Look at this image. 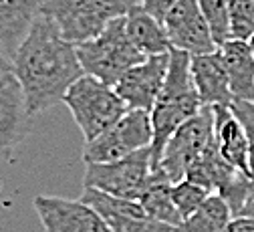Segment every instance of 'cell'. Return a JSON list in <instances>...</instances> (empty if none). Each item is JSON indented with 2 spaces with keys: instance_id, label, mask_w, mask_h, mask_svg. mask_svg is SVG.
Returning a JSON list of instances; mask_svg holds the SVG:
<instances>
[{
  "instance_id": "obj_1",
  "label": "cell",
  "mask_w": 254,
  "mask_h": 232,
  "mask_svg": "<svg viewBox=\"0 0 254 232\" xmlns=\"http://www.w3.org/2000/svg\"><path fill=\"white\" fill-rule=\"evenodd\" d=\"M12 75L20 83L26 111L33 117L63 103L69 87L85 71L77 47L63 39L55 20L41 12L12 59Z\"/></svg>"
},
{
  "instance_id": "obj_2",
  "label": "cell",
  "mask_w": 254,
  "mask_h": 232,
  "mask_svg": "<svg viewBox=\"0 0 254 232\" xmlns=\"http://www.w3.org/2000/svg\"><path fill=\"white\" fill-rule=\"evenodd\" d=\"M190 65H192V55L180 49H170L168 75L160 97L149 111L153 127V142L149 148L153 170L160 165L164 148L170 138L204 107L196 91Z\"/></svg>"
},
{
  "instance_id": "obj_3",
  "label": "cell",
  "mask_w": 254,
  "mask_h": 232,
  "mask_svg": "<svg viewBox=\"0 0 254 232\" xmlns=\"http://www.w3.org/2000/svg\"><path fill=\"white\" fill-rule=\"evenodd\" d=\"M137 4V0H43L41 12L49 14L63 39L73 45L91 41L105 26L121 18Z\"/></svg>"
},
{
  "instance_id": "obj_4",
  "label": "cell",
  "mask_w": 254,
  "mask_h": 232,
  "mask_svg": "<svg viewBox=\"0 0 254 232\" xmlns=\"http://www.w3.org/2000/svg\"><path fill=\"white\" fill-rule=\"evenodd\" d=\"M79 125L85 142H91L109 129L115 121H119L129 107L117 95L115 87L95 79L91 75H83L75 81L63 99Z\"/></svg>"
},
{
  "instance_id": "obj_5",
  "label": "cell",
  "mask_w": 254,
  "mask_h": 232,
  "mask_svg": "<svg viewBox=\"0 0 254 232\" xmlns=\"http://www.w3.org/2000/svg\"><path fill=\"white\" fill-rule=\"evenodd\" d=\"M75 47L85 75H91L111 87H115L125 71L145 59L127 37L125 16L111 20L101 35Z\"/></svg>"
},
{
  "instance_id": "obj_6",
  "label": "cell",
  "mask_w": 254,
  "mask_h": 232,
  "mask_svg": "<svg viewBox=\"0 0 254 232\" xmlns=\"http://www.w3.org/2000/svg\"><path fill=\"white\" fill-rule=\"evenodd\" d=\"M153 127L151 113L145 109H129L119 121L91 142H85V163H107L127 157L139 150L151 148Z\"/></svg>"
},
{
  "instance_id": "obj_7",
  "label": "cell",
  "mask_w": 254,
  "mask_h": 232,
  "mask_svg": "<svg viewBox=\"0 0 254 232\" xmlns=\"http://www.w3.org/2000/svg\"><path fill=\"white\" fill-rule=\"evenodd\" d=\"M151 174V152L145 148L115 161L87 163L83 188H95L123 200H139Z\"/></svg>"
},
{
  "instance_id": "obj_8",
  "label": "cell",
  "mask_w": 254,
  "mask_h": 232,
  "mask_svg": "<svg viewBox=\"0 0 254 232\" xmlns=\"http://www.w3.org/2000/svg\"><path fill=\"white\" fill-rule=\"evenodd\" d=\"M214 142V111L204 105L192 119H188L164 148L162 161L155 170H162L172 184L186 178L192 165L206 148Z\"/></svg>"
},
{
  "instance_id": "obj_9",
  "label": "cell",
  "mask_w": 254,
  "mask_h": 232,
  "mask_svg": "<svg viewBox=\"0 0 254 232\" xmlns=\"http://www.w3.org/2000/svg\"><path fill=\"white\" fill-rule=\"evenodd\" d=\"M164 28L172 49L186 51L192 57L218 49L210 24L198 6V0H178L164 18Z\"/></svg>"
},
{
  "instance_id": "obj_10",
  "label": "cell",
  "mask_w": 254,
  "mask_h": 232,
  "mask_svg": "<svg viewBox=\"0 0 254 232\" xmlns=\"http://www.w3.org/2000/svg\"><path fill=\"white\" fill-rule=\"evenodd\" d=\"M81 200L103 216L111 232H176V226L153 220L137 200H123L95 188H83Z\"/></svg>"
},
{
  "instance_id": "obj_11",
  "label": "cell",
  "mask_w": 254,
  "mask_h": 232,
  "mask_svg": "<svg viewBox=\"0 0 254 232\" xmlns=\"http://www.w3.org/2000/svg\"><path fill=\"white\" fill-rule=\"evenodd\" d=\"M170 65V53L145 57L141 63L133 65L125 71L121 79L115 83L117 95L125 101L129 109H145L151 111L157 97L162 93Z\"/></svg>"
},
{
  "instance_id": "obj_12",
  "label": "cell",
  "mask_w": 254,
  "mask_h": 232,
  "mask_svg": "<svg viewBox=\"0 0 254 232\" xmlns=\"http://www.w3.org/2000/svg\"><path fill=\"white\" fill-rule=\"evenodd\" d=\"M33 204L47 232H111L103 216L81 198L37 196Z\"/></svg>"
},
{
  "instance_id": "obj_13",
  "label": "cell",
  "mask_w": 254,
  "mask_h": 232,
  "mask_svg": "<svg viewBox=\"0 0 254 232\" xmlns=\"http://www.w3.org/2000/svg\"><path fill=\"white\" fill-rule=\"evenodd\" d=\"M30 129L20 83L12 73L0 75V161L8 159Z\"/></svg>"
},
{
  "instance_id": "obj_14",
  "label": "cell",
  "mask_w": 254,
  "mask_h": 232,
  "mask_svg": "<svg viewBox=\"0 0 254 232\" xmlns=\"http://www.w3.org/2000/svg\"><path fill=\"white\" fill-rule=\"evenodd\" d=\"M190 67H192V79L202 105H230L234 101L220 49L206 55H194Z\"/></svg>"
},
{
  "instance_id": "obj_15",
  "label": "cell",
  "mask_w": 254,
  "mask_h": 232,
  "mask_svg": "<svg viewBox=\"0 0 254 232\" xmlns=\"http://www.w3.org/2000/svg\"><path fill=\"white\" fill-rule=\"evenodd\" d=\"M214 142L218 146V152L222 154L230 165L236 170L248 172V154H250V142L246 136V129L232 111L230 105H214Z\"/></svg>"
},
{
  "instance_id": "obj_16",
  "label": "cell",
  "mask_w": 254,
  "mask_h": 232,
  "mask_svg": "<svg viewBox=\"0 0 254 232\" xmlns=\"http://www.w3.org/2000/svg\"><path fill=\"white\" fill-rule=\"evenodd\" d=\"M43 8V0H0V51L14 59Z\"/></svg>"
},
{
  "instance_id": "obj_17",
  "label": "cell",
  "mask_w": 254,
  "mask_h": 232,
  "mask_svg": "<svg viewBox=\"0 0 254 232\" xmlns=\"http://www.w3.org/2000/svg\"><path fill=\"white\" fill-rule=\"evenodd\" d=\"M218 49L228 73L234 101H254V57L248 41L228 39Z\"/></svg>"
},
{
  "instance_id": "obj_18",
  "label": "cell",
  "mask_w": 254,
  "mask_h": 232,
  "mask_svg": "<svg viewBox=\"0 0 254 232\" xmlns=\"http://www.w3.org/2000/svg\"><path fill=\"white\" fill-rule=\"evenodd\" d=\"M125 30L133 47L143 57L164 55V53H170L172 49L164 22L151 16L147 10H143L139 2L125 14Z\"/></svg>"
},
{
  "instance_id": "obj_19",
  "label": "cell",
  "mask_w": 254,
  "mask_h": 232,
  "mask_svg": "<svg viewBox=\"0 0 254 232\" xmlns=\"http://www.w3.org/2000/svg\"><path fill=\"white\" fill-rule=\"evenodd\" d=\"M137 202L153 220H160L172 226H178L182 222V216L172 200V182L162 170H153Z\"/></svg>"
},
{
  "instance_id": "obj_20",
  "label": "cell",
  "mask_w": 254,
  "mask_h": 232,
  "mask_svg": "<svg viewBox=\"0 0 254 232\" xmlns=\"http://www.w3.org/2000/svg\"><path fill=\"white\" fill-rule=\"evenodd\" d=\"M234 218L226 200L218 194H210L208 200L186 220L176 226V232H222Z\"/></svg>"
},
{
  "instance_id": "obj_21",
  "label": "cell",
  "mask_w": 254,
  "mask_h": 232,
  "mask_svg": "<svg viewBox=\"0 0 254 232\" xmlns=\"http://www.w3.org/2000/svg\"><path fill=\"white\" fill-rule=\"evenodd\" d=\"M212 192H208L204 186L192 182V180H180L176 184H172V200L182 216V220L192 216L206 200Z\"/></svg>"
},
{
  "instance_id": "obj_22",
  "label": "cell",
  "mask_w": 254,
  "mask_h": 232,
  "mask_svg": "<svg viewBox=\"0 0 254 232\" xmlns=\"http://www.w3.org/2000/svg\"><path fill=\"white\" fill-rule=\"evenodd\" d=\"M198 6L206 16L216 45L220 47L230 39V16H228V0H198Z\"/></svg>"
},
{
  "instance_id": "obj_23",
  "label": "cell",
  "mask_w": 254,
  "mask_h": 232,
  "mask_svg": "<svg viewBox=\"0 0 254 232\" xmlns=\"http://www.w3.org/2000/svg\"><path fill=\"white\" fill-rule=\"evenodd\" d=\"M230 39L250 41L254 35V0H228Z\"/></svg>"
},
{
  "instance_id": "obj_24",
  "label": "cell",
  "mask_w": 254,
  "mask_h": 232,
  "mask_svg": "<svg viewBox=\"0 0 254 232\" xmlns=\"http://www.w3.org/2000/svg\"><path fill=\"white\" fill-rule=\"evenodd\" d=\"M137 2L143 10H147L151 16H155L157 20L164 22L166 14L170 12V8L178 2V0H137Z\"/></svg>"
},
{
  "instance_id": "obj_25",
  "label": "cell",
  "mask_w": 254,
  "mask_h": 232,
  "mask_svg": "<svg viewBox=\"0 0 254 232\" xmlns=\"http://www.w3.org/2000/svg\"><path fill=\"white\" fill-rule=\"evenodd\" d=\"M230 107L242 125H254V101H232Z\"/></svg>"
},
{
  "instance_id": "obj_26",
  "label": "cell",
  "mask_w": 254,
  "mask_h": 232,
  "mask_svg": "<svg viewBox=\"0 0 254 232\" xmlns=\"http://www.w3.org/2000/svg\"><path fill=\"white\" fill-rule=\"evenodd\" d=\"M222 232H254V218L250 216H234Z\"/></svg>"
},
{
  "instance_id": "obj_27",
  "label": "cell",
  "mask_w": 254,
  "mask_h": 232,
  "mask_svg": "<svg viewBox=\"0 0 254 232\" xmlns=\"http://www.w3.org/2000/svg\"><path fill=\"white\" fill-rule=\"evenodd\" d=\"M246 129V136H248V142H250V154H248V172H250V178L254 182V125H244Z\"/></svg>"
},
{
  "instance_id": "obj_28",
  "label": "cell",
  "mask_w": 254,
  "mask_h": 232,
  "mask_svg": "<svg viewBox=\"0 0 254 232\" xmlns=\"http://www.w3.org/2000/svg\"><path fill=\"white\" fill-rule=\"evenodd\" d=\"M4 73H12V61L6 59L2 51H0V75H4Z\"/></svg>"
},
{
  "instance_id": "obj_29",
  "label": "cell",
  "mask_w": 254,
  "mask_h": 232,
  "mask_svg": "<svg viewBox=\"0 0 254 232\" xmlns=\"http://www.w3.org/2000/svg\"><path fill=\"white\" fill-rule=\"evenodd\" d=\"M238 216H250V218H254V194H252V198L246 202V206L242 208V212Z\"/></svg>"
},
{
  "instance_id": "obj_30",
  "label": "cell",
  "mask_w": 254,
  "mask_h": 232,
  "mask_svg": "<svg viewBox=\"0 0 254 232\" xmlns=\"http://www.w3.org/2000/svg\"><path fill=\"white\" fill-rule=\"evenodd\" d=\"M248 45H250V51H252V57H254V35L250 37V41H248Z\"/></svg>"
}]
</instances>
